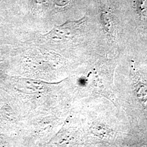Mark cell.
I'll list each match as a JSON object with an SVG mask.
<instances>
[{"label": "cell", "mask_w": 147, "mask_h": 147, "mask_svg": "<svg viewBox=\"0 0 147 147\" xmlns=\"http://www.w3.org/2000/svg\"><path fill=\"white\" fill-rule=\"evenodd\" d=\"M86 20V17H84L79 20L67 21L61 25L56 26L45 36L47 39L55 41H68L76 35Z\"/></svg>", "instance_id": "1"}, {"label": "cell", "mask_w": 147, "mask_h": 147, "mask_svg": "<svg viewBox=\"0 0 147 147\" xmlns=\"http://www.w3.org/2000/svg\"><path fill=\"white\" fill-rule=\"evenodd\" d=\"M138 11L143 16H146L147 13V0H137Z\"/></svg>", "instance_id": "2"}]
</instances>
